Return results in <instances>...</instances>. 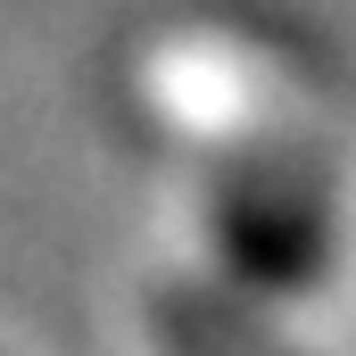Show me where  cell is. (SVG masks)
<instances>
[{
    "label": "cell",
    "mask_w": 356,
    "mask_h": 356,
    "mask_svg": "<svg viewBox=\"0 0 356 356\" xmlns=\"http://www.w3.org/2000/svg\"><path fill=\"white\" fill-rule=\"evenodd\" d=\"M216 232L224 257L249 290H307L332 266V191L323 166L298 141H241L224 158V191H216Z\"/></svg>",
    "instance_id": "obj_1"
},
{
    "label": "cell",
    "mask_w": 356,
    "mask_h": 356,
    "mask_svg": "<svg viewBox=\"0 0 356 356\" xmlns=\"http://www.w3.org/2000/svg\"><path fill=\"white\" fill-rule=\"evenodd\" d=\"M158 332H166L175 356H282L266 323L241 315V307H232L224 290H207V282H175V290L158 298Z\"/></svg>",
    "instance_id": "obj_2"
}]
</instances>
